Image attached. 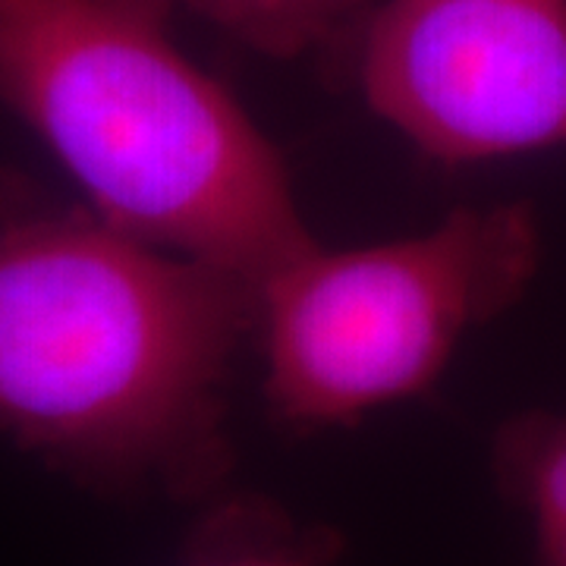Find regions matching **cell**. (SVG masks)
Here are the masks:
<instances>
[{
    "mask_svg": "<svg viewBox=\"0 0 566 566\" xmlns=\"http://www.w3.org/2000/svg\"><path fill=\"white\" fill-rule=\"evenodd\" d=\"M491 479L526 516L532 566H566V409H526L497 424Z\"/></svg>",
    "mask_w": 566,
    "mask_h": 566,
    "instance_id": "6",
    "label": "cell"
},
{
    "mask_svg": "<svg viewBox=\"0 0 566 566\" xmlns=\"http://www.w3.org/2000/svg\"><path fill=\"white\" fill-rule=\"evenodd\" d=\"M337 63L428 161L566 145V0H381Z\"/></svg>",
    "mask_w": 566,
    "mask_h": 566,
    "instance_id": "4",
    "label": "cell"
},
{
    "mask_svg": "<svg viewBox=\"0 0 566 566\" xmlns=\"http://www.w3.org/2000/svg\"><path fill=\"white\" fill-rule=\"evenodd\" d=\"M344 535L305 523L255 491H221L205 501L182 538L180 566H340Z\"/></svg>",
    "mask_w": 566,
    "mask_h": 566,
    "instance_id": "5",
    "label": "cell"
},
{
    "mask_svg": "<svg viewBox=\"0 0 566 566\" xmlns=\"http://www.w3.org/2000/svg\"><path fill=\"white\" fill-rule=\"evenodd\" d=\"M271 61H340L381 0H170Z\"/></svg>",
    "mask_w": 566,
    "mask_h": 566,
    "instance_id": "7",
    "label": "cell"
},
{
    "mask_svg": "<svg viewBox=\"0 0 566 566\" xmlns=\"http://www.w3.org/2000/svg\"><path fill=\"white\" fill-rule=\"evenodd\" d=\"M538 264L528 202L463 205L387 243H318L262 286L264 403L293 431H324L422 397L472 331L526 296Z\"/></svg>",
    "mask_w": 566,
    "mask_h": 566,
    "instance_id": "3",
    "label": "cell"
},
{
    "mask_svg": "<svg viewBox=\"0 0 566 566\" xmlns=\"http://www.w3.org/2000/svg\"><path fill=\"white\" fill-rule=\"evenodd\" d=\"M262 290L0 167V434L102 497L230 488L227 381Z\"/></svg>",
    "mask_w": 566,
    "mask_h": 566,
    "instance_id": "1",
    "label": "cell"
},
{
    "mask_svg": "<svg viewBox=\"0 0 566 566\" xmlns=\"http://www.w3.org/2000/svg\"><path fill=\"white\" fill-rule=\"evenodd\" d=\"M170 0H0V102L126 237L262 290L318 245L283 155L170 35Z\"/></svg>",
    "mask_w": 566,
    "mask_h": 566,
    "instance_id": "2",
    "label": "cell"
}]
</instances>
